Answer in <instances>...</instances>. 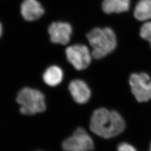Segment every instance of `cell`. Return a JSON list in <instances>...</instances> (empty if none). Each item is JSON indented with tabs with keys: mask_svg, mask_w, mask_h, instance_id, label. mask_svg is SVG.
Listing matches in <instances>:
<instances>
[{
	"mask_svg": "<svg viewBox=\"0 0 151 151\" xmlns=\"http://www.w3.org/2000/svg\"><path fill=\"white\" fill-rule=\"evenodd\" d=\"M125 128V122L120 114L105 108L95 110L92 115L90 129L95 134L105 139L119 135Z\"/></svg>",
	"mask_w": 151,
	"mask_h": 151,
	"instance_id": "6da1fadb",
	"label": "cell"
},
{
	"mask_svg": "<svg viewBox=\"0 0 151 151\" xmlns=\"http://www.w3.org/2000/svg\"><path fill=\"white\" fill-rule=\"evenodd\" d=\"M92 48V55L97 60L101 59L111 53L116 47V37L110 27H96L87 34Z\"/></svg>",
	"mask_w": 151,
	"mask_h": 151,
	"instance_id": "7a4b0ae2",
	"label": "cell"
},
{
	"mask_svg": "<svg viewBox=\"0 0 151 151\" xmlns=\"http://www.w3.org/2000/svg\"><path fill=\"white\" fill-rule=\"evenodd\" d=\"M16 101L21 106L20 112L24 115L42 113L46 109L43 94L38 90L29 87H25L18 93Z\"/></svg>",
	"mask_w": 151,
	"mask_h": 151,
	"instance_id": "3957f363",
	"label": "cell"
},
{
	"mask_svg": "<svg viewBox=\"0 0 151 151\" xmlns=\"http://www.w3.org/2000/svg\"><path fill=\"white\" fill-rule=\"evenodd\" d=\"M129 84L133 95L139 103L151 100V78L146 73H135L129 78Z\"/></svg>",
	"mask_w": 151,
	"mask_h": 151,
	"instance_id": "277c9868",
	"label": "cell"
},
{
	"mask_svg": "<svg viewBox=\"0 0 151 151\" xmlns=\"http://www.w3.org/2000/svg\"><path fill=\"white\" fill-rule=\"evenodd\" d=\"M62 148L65 151H90L93 150L94 143L86 130L79 127L63 142Z\"/></svg>",
	"mask_w": 151,
	"mask_h": 151,
	"instance_id": "5b68a950",
	"label": "cell"
},
{
	"mask_svg": "<svg viewBox=\"0 0 151 151\" xmlns=\"http://www.w3.org/2000/svg\"><path fill=\"white\" fill-rule=\"evenodd\" d=\"M68 60L76 70H83L91 62L92 54L86 45L75 44L68 47L65 50Z\"/></svg>",
	"mask_w": 151,
	"mask_h": 151,
	"instance_id": "8992f818",
	"label": "cell"
},
{
	"mask_svg": "<svg viewBox=\"0 0 151 151\" xmlns=\"http://www.w3.org/2000/svg\"><path fill=\"white\" fill-rule=\"evenodd\" d=\"M48 32L53 43L66 45L70 41L72 28L68 23L55 22L49 27Z\"/></svg>",
	"mask_w": 151,
	"mask_h": 151,
	"instance_id": "52a82bcc",
	"label": "cell"
},
{
	"mask_svg": "<svg viewBox=\"0 0 151 151\" xmlns=\"http://www.w3.org/2000/svg\"><path fill=\"white\" fill-rule=\"evenodd\" d=\"M68 88L74 101L78 104H85L91 97L90 88L85 82L81 80L76 79L71 81Z\"/></svg>",
	"mask_w": 151,
	"mask_h": 151,
	"instance_id": "ba28073f",
	"label": "cell"
},
{
	"mask_svg": "<svg viewBox=\"0 0 151 151\" xmlns=\"http://www.w3.org/2000/svg\"><path fill=\"white\" fill-rule=\"evenodd\" d=\"M22 17L28 22H32L43 16V8L37 0H25L21 7Z\"/></svg>",
	"mask_w": 151,
	"mask_h": 151,
	"instance_id": "9c48e42d",
	"label": "cell"
},
{
	"mask_svg": "<svg viewBox=\"0 0 151 151\" xmlns=\"http://www.w3.org/2000/svg\"><path fill=\"white\" fill-rule=\"evenodd\" d=\"M130 0H103L102 8L104 12L122 13L129 10Z\"/></svg>",
	"mask_w": 151,
	"mask_h": 151,
	"instance_id": "30bf717a",
	"label": "cell"
},
{
	"mask_svg": "<svg viewBox=\"0 0 151 151\" xmlns=\"http://www.w3.org/2000/svg\"><path fill=\"white\" fill-rule=\"evenodd\" d=\"M43 77L44 82L47 85L50 86H55L62 81L63 72L58 66L52 65L46 70Z\"/></svg>",
	"mask_w": 151,
	"mask_h": 151,
	"instance_id": "8fae6325",
	"label": "cell"
},
{
	"mask_svg": "<svg viewBox=\"0 0 151 151\" xmlns=\"http://www.w3.org/2000/svg\"><path fill=\"white\" fill-rule=\"evenodd\" d=\"M134 15L140 22L151 19V0H140L135 6Z\"/></svg>",
	"mask_w": 151,
	"mask_h": 151,
	"instance_id": "7c38bea8",
	"label": "cell"
},
{
	"mask_svg": "<svg viewBox=\"0 0 151 151\" xmlns=\"http://www.w3.org/2000/svg\"><path fill=\"white\" fill-rule=\"evenodd\" d=\"M118 151H137L135 148L127 143H122L118 147Z\"/></svg>",
	"mask_w": 151,
	"mask_h": 151,
	"instance_id": "4fadbf2b",
	"label": "cell"
},
{
	"mask_svg": "<svg viewBox=\"0 0 151 151\" xmlns=\"http://www.w3.org/2000/svg\"><path fill=\"white\" fill-rule=\"evenodd\" d=\"M2 32V25H1V24H0V37L1 36Z\"/></svg>",
	"mask_w": 151,
	"mask_h": 151,
	"instance_id": "5bb4252c",
	"label": "cell"
},
{
	"mask_svg": "<svg viewBox=\"0 0 151 151\" xmlns=\"http://www.w3.org/2000/svg\"><path fill=\"white\" fill-rule=\"evenodd\" d=\"M148 42H149L150 43V44H151V37H150V39H149V40H148Z\"/></svg>",
	"mask_w": 151,
	"mask_h": 151,
	"instance_id": "9a60e30c",
	"label": "cell"
},
{
	"mask_svg": "<svg viewBox=\"0 0 151 151\" xmlns=\"http://www.w3.org/2000/svg\"><path fill=\"white\" fill-rule=\"evenodd\" d=\"M149 151H151V145H150V150H149Z\"/></svg>",
	"mask_w": 151,
	"mask_h": 151,
	"instance_id": "2e32d148",
	"label": "cell"
}]
</instances>
